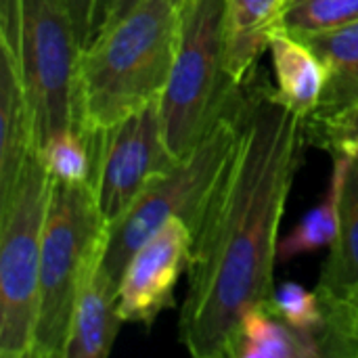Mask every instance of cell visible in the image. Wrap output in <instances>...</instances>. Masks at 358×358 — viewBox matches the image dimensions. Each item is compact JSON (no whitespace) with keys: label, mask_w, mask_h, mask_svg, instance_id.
Returning a JSON list of instances; mask_svg holds the SVG:
<instances>
[{"label":"cell","mask_w":358,"mask_h":358,"mask_svg":"<svg viewBox=\"0 0 358 358\" xmlns=\"http://www.w3.org/2000/svg\"><path fill=\"white\" fill-rule=\"evenodd\" d=\"M176 162L166 145L159 101L101 132L92 187L107 227L134 203L155 176L170 170Z\"/></svg>","instance_id":"cell-8"},{"label":"cell","mask_w":358,"mask_h":358,"mask_svg":"<svg viewBox=\"0 0 358 358\" xmlns=\"http://www.w3.org/2000/svg\"><path fill=\"white\" fill-rule=\"evenodd\" d=\"M80 42L63 0H21L19 67L31 105L38 147L76 128Z\"/></svg>","instance_id":"cell-7"},{"label":"cell","mask_w":358,"mask_h":358,"mask_svg":"<svg viewBox=\"0 0 358 358\" xmlns=\"http://www.w3.org/2000/svg\"><path fill=\"white\" fill-rule=\"evenodd\" d=\"M266 304L292 327L319 338L323 342L325 357H329L327 317H325L323 300L317 289L308 292L298 283H283L273 292Z\"/></svg>","instance_id":"cell-20"},{"label":"cell","mask_w":358,"mask_h":358,"mask_svg":"<svg viewBox=\"0 0 358 358\" xmlns=\"http://www.w3.org/2000/svg\"><path fill=\"white\" fill-rule=\"evenodd\" d=\"M358 287V166L350 159V168L342 193L340 233L323 262L317 292L321 298L338 300Z\"/></svg>","instance_id":"cell-17"},{"label":"cell","mask_w":358,"mask_h":358,"mask_svg":"<svg viewBox=\"0 0 358 358\" xmlns=\"http://www.w3.org/2000/svg\"><path fill=\"white\" fill-rule=\"evenodd\" d=\"M306 143V117L275 88L243 90L241 134L187 268L178 338L195 358L229 357L241 317L271 300L279 227Z\"/></svg>","instance_id":"cell-1"},{"label":"cell","mask_w":358,"mask_h":358,"mask_svg":"<svg viewBox=\"0 0 358 358\" xmlns=\"http://www.w3.org/2000/svg\"><path fill=\"white\" fill-rule=\"evenodd\" d=\"M241 105L243 90L195 149L180 157L170 170L155 176L134 203L111 227H107L103 268L115 285H120V277L132 254L168 220L180 218L195 237L214 191L235 153L241 134Z\"/></svg>","instance_id":"cell-3"},{"label":"cell","mask_w":358,"mask_h":358,"mask_svg":"<svg viewBox=\"0 0 358 358\" xmlns=\"http://www.w3.org/2000/svg\"><path fill=\"white\" fill-rule=\"evenodd\" d=\"M350 159L344 155H334V170L325 197L279 241L277 260L289 262L298 256L313 254L323 248H331L342 222V193Z\"/></svg>","instance_id":"cell-16"},{"label":"cell","mask_w":358,"mask_h":358,"mask_svg":"<svg viewBox=\"0 0 358 358\" xmlns=\"http://www.w3.org/2000/svg\"><path fill=\"white\" fill-rule=\"evenodd\" d=\"M193 252V231L168 220L128 260L117 285V310L124 323L151 325L174 302V287Z\"/></svg>","instance_id":"cell-9"},{"label":"cell","mask_w":358,"mask_h":358,"mask_svg":"<svg viewBox=\"0 0 358 358\" xmlns=\"http://www.w3.org/2000/svg\"><path fill=\"white\" fill-rule=\"evenodd\" d=\"M0 52V199H4L25 159L38 149V141L21 67L8 50Z\"/></svg>","instance_id":"cell-11"},{"label":"cell","mask_w":358,"mask_h":358,"mask_svg":"<svg viewBox=\"0 0 358 358\" xmlns=\"http://www.w3.org/2000/svg\"><path fill=\"white\" fill-rule=\"evenodd\" d=\"M243 86L227 71L224 0H189L180 8V38L159 99L166 145L185 157L233 105Z\"/></svg>","instance_id":"cell-4"},{"label":"cell","mask_w":358,"mask_h":358,"mask_svg":"<svg viewBox=\"0 0 358 358\" xmlns=\"http://www.w3.org/2000/svg\"><path fill=\"white\" fill-rule=\"evenodd\" d=\"M268 50L273 57L275 90L279 99L308 120L317 111L327 84L323 61L300 36L285 29L273 34Z\"/></svg>","instance_id":"cell-13"},{"label":"cell","mask_w":358,"mask_h":358,"mask_svg":"<svg viewBox=\"0 0 358 358\" xmlns=\"http://www.w3.org/2000/svg\"><path fill=\"white\" fill-rule=\"evenodd\" d=\"M285 0H224L227 71L237 86L250 82L262 52L279 29Z\"/></svg>","instance_id":"cell-12"},{"label":"cell","mask_w":358,"mask_h":358,"mask_svg":"<svg viewBox=\"0 0 358 358\" xmlns=\"http://www.w3.org/2000/svg\"><path fill=\"white\" fill-rule=\"evenodd\" d=\"M138 2H141V0H109V2H107V15H105L103 27H105L107 23H113V21L122 19L124 15H128Z\"/></svg>","instance_id":"cell-24"},{"label":"cell","mask_w":358,"mask_h":358,"mask_svg":"<svg viewBox=\"0 0 358 358\" xmlns=\"http://www.w3.org/2000/svg\"><path fill=\"white\" fill-rule=\"evenodd\" d=\"M174 2H176V4H178V6H180V8H182V6H185V4H187V2H189V0H174Z\"/></svg>","instance_id":"cell-25"},{"label":"cell","mask_w":358,"mask_h":358,"mask_svg":"<svg viewBox=\"0 0 358 358\" xmlns=\"http://www.w3.org/2000/svg\"><path fill=\"white\" fill-rule=\"evenodd\" d=\"M358 21V0H285L279 29L313 36Z\"/></svg>","instance_id":"cell-19"},{"label":"cell","mask_w":358,"mask_h":358,"mask_svg":"<svg viewBox=\"0 0 358 358\" xmlns=\"http://www.w3.org/2000/svg\"><path fill=\"white\" fill-rule=\"evenodd\" d=\"M302 40L327 69L321 103L308 120H325L358 105V21Z\"/></svg>","instance_id":"cell-15"},{"label":"cell","mask_w":358,"mask_h":358,"mask_svg":"<svg viewBox=\"0 0 358 358\" xmlns=\"http://www.w3.org/2000/svg\"><path fill=\"white\" fill-rule=\"evenodd\" d=\"M67 13L73 21V29L80 42V48L86 46L103 27L109 0H63Z\"/></svg>","instance_id":"cell-23"},{"label":"cell","mask_w":358,"mask_h":358,"mask_svg":"<svg viewBox=\"0 0 358 358\" xmlns=\"http://www.w3.org/2000/svg\"><path fill=\"white\" fill-rule=\"evenodd\" d=\"M52 178L38 149L0 199V357L31 358L40 256Z\"/></svg>","instance_id":"cell-6"},{"label":"cell","mask_w":358,"mask_h":358,"mask_svg":"<svg viewBox=\"0 0 358 358\" xmlns=\"http://www.w3.org/2000/svg\"><path fill=\"white\" fill-rule=\"evenodd\" d=\"M323 300L331 357H358V287L344 298Z\"/></svg>","instance_id":"cell-22"},{"label":"cell","mask_w":358,"mask_h":358,"mask_svg":"<svg viewBox=\"0 0 358 358\" xmlns=\"http://www.w3.org/2000/svg\"><path fill=\"white\" fill-rule=\"evenodd\" d=\"M308 141L321 145L331 155H344L358 166V105L325 117L306 120Z\"/></svg>","instance_id":"cell-21"},{"label":"cell","mask_w":358,"mask_h":358,"mask_svg":"<svg viewBox=\"0 0 358 358\" xmlns=\"http://www.w3.org/2000/svg\"><path fill=\"white\" fill-rule=\"evenodd\" d=\"M107 222L88 182H55L44 218L31 358H65L78 287Z\"/></svg>","instance_id":"cell-5"},{"label":"cell","mask_w":358,"mask_h":358,"mask_svg":"<svg viewBox=\"0 0 358 358\" xmlns=\"http://www.w3.org/2000/svg\"><path fill=\"white\" fill-rule=\"evenodd\" d=\"M105 241L92 252L76 298L65 358L109 357L124 319L117 310V285L103 268Z\"/></svg>","instance_id":"cell-10"},{"label":"cell","mask_w":358,"mask_h":358,"mask_svg":"<svg viewBox=\"0 0 358 358\" xmlns=\"http://www.w3.org/2000/svg\"><path fill=\"white\" fill-rule=\"evenodd\" d=\"M325 357L323 342L283 321L266 302L250 308L233 336L229 358Z\"/></svg>","instance_id":"cell-14"},{"label":"cell","mask_w":358,"mask_h":358,"mask_svg":"<svg viewBox=\"0 0 358 358\" xmlns=\"http://www.w3.org/2000/svg\"><path fill=\"white\" fill-rule=\"evenodd\" d=\"M180 38L174 0H141L80 48L76 128L101 134L162 99Z\"/></svg>","instance_id":"cell-2"},{"label":"cell","mask_w":358,"mask_h":358,"mask_svg":"<svg viewBox=\"0 0 358 358\" xmlns=\"http://www.w3.org/2000/svg\"><path fill=\"white\" fill-rule=\"evenodd\" d=\"M38 151L55 182L94 185L99 134H86L78 128H67L44 141Z\"/></svg>","instance_id":"cell-18"}]
</instances>
